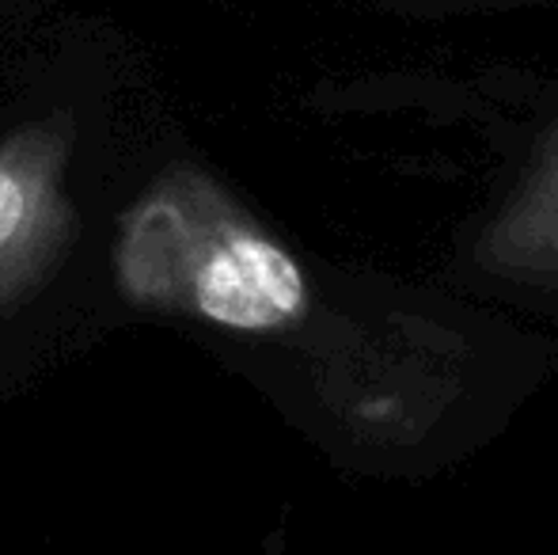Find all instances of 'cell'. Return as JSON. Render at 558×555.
I'll use <instances>...</instances> for the list:
<instances>
[{
    "mask_svg": "<svg viewBox=\"0 0 558 555\" xmlns=\"http://www.w3.org/2000/svg\"><path fill=\"white\" fill-rule=\"evenodd\" d=\"M111 267L133 309L286 350L312 434L368 480L468 464L558 365L551 335L445 281L319 270L198 160L118 214Z\"/></svg>",
    "mask_w": 558,
    "mask_h": 555,
    "instance_id": "1",
    "label": "cell"
},
{
    "mask_svg": "<svg viewBox=\"0 0 558 555\" xmlns=\"http://www.w3.org/2000/svg\"><path fill=\"white\" fill-rule=\"evenodd\" d=\"M388 104L460 122L486 156L475 206L456 221L441 281L532 327H558V76L478 69L391 76Z\"/></svg>",
    "mask_w": 558,
    "mask_h": 555,
    "instance_id": "2",
    "label": "cell"
},
{
    "mask_svg": "<svg viewBox=\"0 0 558 555\" xmlns=\"http://www.w3.org/2000/svg\"><path fill=\"white\" fill-rule=\"evenodd\" d=\"M76 126L69 114L0 137V312L23 304L69 252L76 209L65 191Z\"/></svg>",
    "mask_w": 558,
    "mask_h": 555,
    "instance_id": "3",
    "label": "cell"
},
{
    "mask_svg": "<svg viewBox=\"0 0 558 555\" xmlns=\"http://www.w3.org/2000/svg\"><path fill=\"white\" fill-rule=\"evenodd\" d=\"M437 4H483V8H506V4H558V0H437Z\"/></svg>",
    "mask_w": 558,
    "mask_h": 555,
    "instance_id": "4",
    "label": "cell"
}]
</instances>
